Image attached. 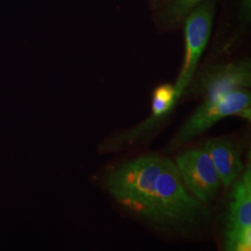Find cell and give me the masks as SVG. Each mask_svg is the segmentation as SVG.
Returning <instances> with one entry per match:
<instances>
[{
  "instance_id": "cell-1",
  "label": "cell",
  "mask_w": 251,
  "mask_h": 251,
  "mask_svg": "<svg viewBox=\"0 0 251 251\" xmlns=\"http://www.w3.org/2000/svg\"><path fill=\"white\" fill-rule=\"evenodd\" d=\"M104 186L117 204L166 233L195 231L210 217L194 197L175 163L150 153L121 163L108 171Z\"/></svg>"
},
{
  "instance_id": "cell-9",
  "label": "cell",
  "mask_w": 251,
  "mask_h": 251,
  "mask_svg": "<svg viewBox=\"0 0 251 251\" xmlns=\"http://www.w3.org/2000/svg\"><path fill=\"white\" fill-rule=\"evenodd\" d=\"M177 102L178 100L176 98L174 86L169 83L163 84L152 92V116L164 120Z\"/></svg>"
},
{
  "instance_id": "cell-4",
  "label": "cell",
  "mask_w": 251,
  "mask_h": 251,
  "mask_svg": "<svg viewBox=\"0 0 251 251\" xmlns=\"http://www.w3.org/2000/svg\"><path fill=\"white\" fill-rule=\"evenodd\" d=\"M213 20V5L210 1L199 5L193 9L184 23L185 56L182 69L174 85L176 98L179 100L185 93L195 76L199 60L206 49L211 34Z\"/></svg>"
},
{
  "instance_id": "cell-7",
  "label": "cell",
  "mask_w": 251,
  "mask_h": 251,
  "mask_svg": "<svg viewBox=\"0 0 251 251\" xmlns=\"http://www.w3.org/2000/svg\"><path fill=\"white\" fill-rule=\"evenodd\" d=\"M201 145L213 162L222 185L231 187L244 170L241 144L229 137H213Z\"/></svg>"
},
{
  "instance_id": "cell-5",
  "label": "cell",
  "mask_w": 251,
  "mask_h": 251,
  "mask_svg": "<svg viewBox=\"0 0 251 251\" xmlns=\"http://www.w3.org/2000/svg\"><path fill=\"white\" fill-rule=\"evenodd\" d=\"M175 165L185 186L200 202L207 204L215 198L222 181L202 145L179 152L175 158Z\"/></svg>"
},
{
  "instance_id": "cell-3",
  "label": "cell",
  "mask_w": 251,
  "mask_h": 251,
  "mask_svg": "<svg viewBox=\"0 0 251 251\" xmlns=\"http://www.w3.org/2000/svg\"><path fill=\"white\" fill-rule=\"evenodd\" d=\"M231 187L223 232V248L226 251H251V163L244 167Z\"/></svg>"
},
{
  "instance_id": "cell-2",
  "label": "cell",
  "mask_w": 251,
  "mask_h": 251,
  "mask_svg": "<svg viewBox=\"0 0 251 251\" xmlns=\"http://www.w3.org/2000/svg\"><path fill=\"white\" fill-rule=\"evenodd\" d=\"M232 116L251 121V95L248 89H237L205 98L204 102L189 117L171 140L167 149L168 152L179 149L220 120Z\"/></svg>"
},
{
  "instance_id": "cell-6",
  "label": "cell",
  "mask_w": 251,
  "mask_h": 251,
  "mask_svg": "<svg viewBox=\"0 0 251 251\" xmlns=\"http://www.w3.org/2000/svg\"><path fill=\"white\" fill-rule=\"evenodd\" d=\"M191 84L192 91L205 95V98L237 89H248L251 85V62L246 60L209 66L193 78Z\"/></svg>"
},
{
  "instance_id": "cell-8",
  "label": "cell",
  "mask_w": 251,
  "mask_h": 251,
  "mask_svg": "<svg viewBox=\"0 0 251 251\" xmlns=\"http://www.w3.org/2000/svg\"><path fill=\"white\" fill-rule=\"evenodd\" d=\"M206 1L209 0H168L162 9V21L166 25H177L183 23L193 9Z\"/></svg>"
}]
</instances>
